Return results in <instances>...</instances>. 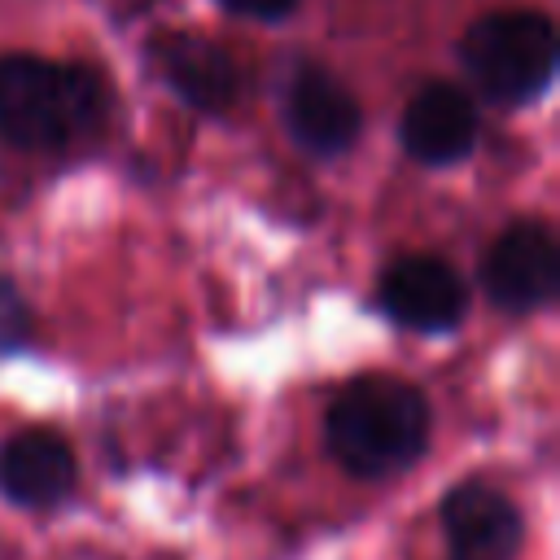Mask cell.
<instances>
[{"label": "cell", "instance_id": "cell-1", "mask_svg": "<svg viewBox=\"0 0 560 560\" xmlns=\"http://www.w3.org/2000/svg\"><path fill=\"white\" fill-rule=\"evenodd\" d=\"M105 122V83L66 61L0 57V136L31 153L83 144Z\"/></svg>", "mask_w": 560, "mask_h": 560}, {"label": "cell", "instance_id": "cell-2", "mask_svg": "<svg viewBox=\"0 0 560 560\" xmlns=\"http://www.w3.org/2000/svg\"><path fill=\"white\" fill-rule=\"evenodd\" d=\"M328 446L354 477H394L429 446V402L398 376H359L328 407Z\"/></svg>", "mask_w": 560, "mask_h": 560}, {"label": "cell", "instance_id": "cell-3", "mask_svg": "<svg viewBox=\"0 0 560 560\" xmlns=\"http://www.w3.org/2000/svg\"><path fill=\"white\" fill-rule=\"evenodd\" d=\"M459 57L490 101L521 105L542 96L556 74V26L534 9L486 13L464 31Z\"/></svg>", "mask_w": 560, "mask_h": 560}, {"label": "cell", "instance_id": "cell-4", "mask_svg": "<svg viewBox=\"0 0 560 560\" xmlns=\"http://www.w3.org/2000/svg\"><path fill=\"white\" fill-rule=\"evenodd\" d=\"M481 284L503 311H538L560 289V245L547 223H512L481 262Z\"/></svg>", "mask_w": 560, "mask_h": 560}, {"label": "cell", "instance_id": "cell-5", "mask_svg": "<svg viewBox=\"0 0 560 560\" xmlns=\"http://www.w3.org/2000/svg\"><path fill=\"white\" fill-rule=\"evenodd\" d=\"M381 311L416 332H446L464 319V280L429 254H407L381 276Z\"/></svg>", "mask_w": 560, "mask_h": 560}, {"label": "cell", "instance_id": "cell-6", "mask_svg": "<svg viewBox=\"0 0 560 560\" xmlns=\"http://www.w3.org/2000/svg\"><path fill=\"white\" fill-rule=\"evenodd\" d=\"M284 122L306 153L332 158L359 140V101L337 74L302 66L284 96Z\"/></svg>", "mask_w": 560, "mask_h": 560}, {"label": "cell", "instance_id": "cell-7", "mask_svg": "<svg viewBox=\"0 0 560 560\" xmlns=\"http://www.w3.org/2000/svg\"><path fill=\"white\" fill-rule=\"evenodd\" d=\"M442 529L451 560H512L521 547L512 499L486 481H464L442 499Z\"/></svg>", "mask_w": 560, "mask_h": 560}, {"label": "cell", "instance_id": "cell-8", "mask_svg": "<svg viewBox=\"0 0 560 560\" xmlns=\"http://www.w3.org/2000/svg\"><path fill=\"white\" fill-rule=\"evenodd\" d=\"M477 140V109L455 83L420 88L402 109V149L424 166L459 162Z\"/></svg>", "mask_w": 560, "mask_h": 560}, {"label": "cell", "instance_id": "cell-9", "mask_svg": "<svg viewBox=\"0 0 560 560\" xmlns=\"http://www.w3.org/2000/svg\"><path fill=\"white\" fill-rule=\"evenodd\" d=\"M74 490V451L48 433L26 429L0 446V494L18 508H57Z\"/></svg>", "mask_w": 560, "mask_h": 560}, {"label": "cell", "instance_id": "cell-10", "mask_svg": "<svg viewBox=\"0 0 560 560\" xmlns=\"http://www.w3.org/2000/svg\"><path fill=\"white\" fill-rule=\"evenodd\" d=\"M149 52H153V66L166 79V88L179 92L188 105L228 109L236 101L241 74H236L232 57L219 44H210L201 35H188V31H166L149 44Z\"/></svg>", "mask_w": 560, "mask_h": 560}, {"label": "cell", "instance_id": "cell-11", "mask_svg": "<svg viewBox=\"0 0 560 560\" xmlns=\"http://www.w3.org/2000/svg\"><path fill=\"white\" fill-rule=\"evenodd\" d=\"M26 337H31V311H26L22 293L0 276V354L26 346Z\"/></svg>", "mask_w": 560, "mask_h": 560}, {"label": "cell", "instance_id": "cell-12", "mask_svg": "<svg viewBox=\"0 0 560 560\" xmlns=\"http://www.w3.org/2000/svg\"><path fill=\"white\" fill-rule=\"evenodd\" d=\"M223 9H232V13H241V18H258V22H280V18H289L293 13V4L298 0H219Z\"/></svg>", "mask_w": 560, "mask_h": 560}]
</instances>
